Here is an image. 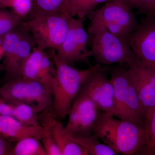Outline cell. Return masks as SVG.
<instances>
[{
    "instance_id": "obj_1",
    "label": "cell",
    "mask_w": 155,
    "mask_h": 155,
    "mask_svg": "<svg viewBox=\"0 0 155 155\" xmlns=\"http://www.w3.org/2000/svg\"><path fill=\"white\" fill-rule=\"evenodd\" d=\"M49 56L55 68L52 84L51 111L57 119H64L69 114L72 102L77 96L84 82L101 65L96 64L86 69L79 70L61 60L54 50H50Z\"/></svg>"
},
{
    "instance_id": "obj_2",
    "label": "cell",
    "mask_w": 155,
    "mask_h": 155,
    "mask_svg": "<svg viewBox=\"0 0 155 155\" xmlns=\"http://www.w3.org/2000/svg\"><path fill=\"white\" fill-rule=\"evenodd\" d=\"M92 134L118 153L136 154L145 141L144 126L121 119L101 110Z\"/></svg>"
},
{
    "instance_id": "obj_3",
    "label": "cell",
    "mask_w": 155,
    "mask_h": 155,
    "mask_svg": "<svg viewBox=\"0 0 155 155\" xmlns=\"http://www.w3.org/2000/svg\"><path fill=\"white\" fill-rule=\"evenodd\" d=\"M88 33L92 38L91 49L86 54L93 57L96 64L110 66L114 64L131 65L139 58L125 39L114 35L107 30L95 11L90 13Z\"/></svg>"
},
{
    "instance_id": "obj_4",
    "label": "cell",
    "mask_w": 155,
    "mask_h": 155,
    "mask_svg": "<svg viewBox=\"0 0 155 155\" xmlns=\"http://www.w3.org/2000/svg\"><path fill=\"white\" fill-rule=\"evenodd\" d=\"M127 64L107 66L114 90V116L124 121L144 126L145 116L127 70Z\"/></svg>"
},
{
    "instance_id": "obj_5",
    "label": "cell",
    "mask_w": 155,
    "mask_h": 155,
    "mask_svg": "<svg viewBox=\"0 0 155 155\" xmlns=\"http://www.w3.org/2000/svg\"><path fill=\"white\" fill-rule=\"evenodd\" d=\"M0 96L7 101H19L31 106L37 113L51 108L52 95L38 81L21 78L8 81L0 87Z\"/></svg>"
},
{
    "instance_id": "obj_6",
    "label": "cell",
    "mask_w": 155,
    "mask_h": 155,
    "mask_svg": "<svg viewBox=\"0 0 155 155\" xmlns=\"http://www.w3.org/2000/svg\"><path fill=\"white\" fill-rule=\"evenodd\" d=\"M23 25L33 38L36 47L58 51L68 31L69 22L67 16L50 15L24 21Z\"/></svg>"
},
{
    "instance_id": "obj_7",
    "label": "cell",
    "mask_w": 155,
    "mask_h": 155,
    "mask_svg": "<svg viewBox=\"0 0 155 155\" xmlns=\"http://www.w3.org/2000/svg\"><path fill=\"white\" fill-rule=\"evenodd\" d=\"M95 11L108 31L125 40L139 25L132 8L122 0L108 2Z\"/></svg>"
},
{
    "instance_id": "obj_8",
    "label": "cell",
    "mask_w": 155,
    "mask_h": 155,
    "mask_svg": "<svg viewBox=\"0 0 155 155\" xmlns=\"http://www.w3.org/2000/svg\"><path fill=\"white\" fill-rule=\"evenodd\" d=\"M101 110L88 97L78 94L68 115L69 120L64 131L67 136L86 137L93 129Z\"/></svg>"
},
{
    "instance_id": "obj_9",
    "label": "cell",
    "mask_w": 155,
    "mask_h": 155,
    "mask_svg": "<svg viewBox=\"0 0 155 155\" xmlns=\"http://www.w3.org/2000/svg\"><path fill=\"white\" fill-rule=\"evenodd\" d=\"M107 73V66H100L84 82L78 94L88 97L101 110L113 115L115 105L114 90Z\"/></svg>"
},
{
    "instance_id": "obj_10",
    "label": "cell",
    "mask_w": 155,
    "mask_h": 155,
    "mask_svg": "<svg viewBox=\"0 0 155 155\" xmlns=\"http://www.w3.org/2000/svg\"><path fill=\"white\" fill-rule=\"evenodd\" d=\"M127 70L145 120L155 109V67L148 66L138 59L134 64L128 65Z\"/></svg>"
},
{
    "instance_id": "obj_11",
    "label": "cell",
    "mask_w": 155,
    "mask_h": 155,
    "mask_svg": "<svg viewBox=\"0 0 155 155\" xmlns=\"http://www.w3.org/2000/svg\"><path fill=\"white\" fill-rule=\"evenodd\" d=\"M126 40L143 63L155 67V14H146Z\"/></svg>"
},
{
    "instance_id": "obj_12",
    "label": "cell",
    "mask_w": 155,
    "mask_h": 155,
    "mask_svg": "<svg viewBox=\"0 0 155 155\" xmlns=\"http://www.w3.org/2000/svg\"><path fill=\"white\" fill-rule=\"evenodd\" d=\"M36 46L33 38L25 28L18 43L8 45L4 48L3 56L5 76L8 81L20 78L22 63Z\"/></svg>"
},
{
    "instance_id": "obj_13",
    "label": "cell",
    "mask_w": 155,
    "mask_h": 155,
    "mask_svg": "<svg viewBox=\"0 0 155 155\" xmlns=\"http://www.w3.org/2000/svg\"><path fill=\"white\" fill-rule=\"evenodd\" d=\"M44 133L43 128L25 125L13 116L0 115V136L11 142L28 137H35L41 140Z\"/></svg>"
},
{
    "instance_id": "obj_14",
    "label": "cell",
    "mask_w": 155,
    "mask_h": 155,
    "mask_svg": "<svg viewBox=\"0 0 155 155\" xmlns=\"http://www.w3.org/2000/svg\"><path fill=\"white\" fill-rule=\"evenodd\" d=\"M69 22L68 31L57 54L58 58L69 65H72L75 62L83 61L88 65L93 66L88 58L80 52L75 38L73 17H67Z\"/></svg>"
},
{
    "instance_id": "obj_15",
    "label": "cell",
    "mask_w": 155,
    "mask_h": 155,
    "mask_svg": "<svg viewBox=\"0 0 155 155\" xmlns=\"http://www.w3.org/2000/svg\"><path fill=\"white\" fill-rule=\"evenodd\" d=\"M64 127L56 118L51 123L50 129L62 155H87L88 152L80 144L73 141L64 132Z\"/></svg>"
},
{
    "instance_id": "obj_16",
    "label": "cell",
    "mask_w": 155,
    "mask_h": 155,
    "mask_svg": "<svg viewBox=\"0 0 155 155\" xmlns=\"http://www.w3.org/2000/svg\"><path fill=\"white\" fill-rule=\"evenodd\" d=\"M67 0H33L32 6L26 21L44 16L64 14Z\"/></svg>"
},
{
    "instance_id": "obj_17",
    "label": "cell",
    "mask_w": 155,
    "mask_h": 155,
    "mask_svg": "<svg viewBox=\"0 0 155 155\" xmlns=\"http://www.w3.org/2000/svg\"><path fill=\"white\" fill-rule=\"evenodd\" d=\"M70 139L75 142L86 150L89 154L91 155H116V151L107 144L100 143L99 138L95 134L86 137L68 136Z\"/></svg>"
},
{
    "instance_id": "obj_18",
    "label": "cell",
    "mask_w": 155,
    "mask_h": 155,
    "mask_svg": "<svg viewBox=\"0 0 155 155\" xmlns=\"http://www.w3.org/2000/svg\"><path fill=\"white\" fill-rule=\"evenodd\" d=\"M45 52L36 46L24 60L20 69V78L26 80L38 79L39 69Z\"/></svg>"
},
{
    "instance_id": "obj_19",
    "label": "cell",
    "mask_w": 155,
    "mask_h": 155,
    "mask_svg": "<svg viewBox=\"0 0 155 155\" xmlns=\"http://www.w3.org/2000/svg\"><path fill=\"white\" fill-rule=\"evenodd\" d=\"M7 102L12 107L14 112V117L19 122L25 125L43 128L40 122L39 116H37V113L31 106L21 102Z\"/></svg>"
},
{
    "instance_id": "obj_20",
    "label": "cell",
    "mask_w": 155,
    "mask_h": 155,
    "mask_svg": "<svg viewBox=\"0 0 155 155\" xmlns=\"http://www.w3.org/2000/svg\"><path fill=\"white\" fill-rule=\"evenodd\" d=\"M110 0H68L64 15L67 17L85 19L101 3Z\"/></svg>"
},
{
    "instance_id": "obj_21",
    "label": "cell",
    "mask_w": 155,
    "mask_h": 155,
    "mask_svg": "<svg viewBox=\"0 0 155 155\" xmlns=\"http://www.w3.org/2000/svg\"><path fill=\"white\" fill-rule=\"evenodd\" d=\"M40 140L34 137L22 139L14 146L11 155H47Z\"/></svg>"
},
{
    "instance_id": "obj_22",
    "label": "cell",
    "mask_w": 155,
    "mask_h": 155,
    "mask_svg": "<svg viewBox=\"0 0 155 155\" xmlns=\"http://www.w3.org/2000/svg\"><path fill=\"white\" fill-rule=\"evenodd\" d=\"M145 141L137 152L138 155H155V109L147 116L144 121Z\"/></svg>"
},
{
    "instance_id": "obj_23",
    "label": "cell",
    "mask_w": 155,
    "mask_h": 155,
    "mask_svg": "<svg viewBox=\"0 0 155 155\" xmlns=\"http://www.w3.org/2000/svg\"><path fill=\"white\" fill-rule=\"evenodd\" d=\"M55 74V68L53 62L45 52L39 69L38 81L44 85L52 94V84Z\"/></svg>"
},
{
    "instance_id": "obj_24",
    "label": "cell",
    "mask_w": 155,
    "mask_h": 155,
    "mask_svg": "<svg viewBox=\"0 0 155 155\" xmlns=\"http://www.w3.org/2000/svg\"><path fill=\"white\" fill-rule=\"evenodd\" d=\"M24 21L12 10L9 11L6 8L1 9L0 37L15 28L22 26Z\"/></svg>"
},
{
    "instance_id": "obj_25",
    "label": "cell",
    "mask_w": 155,
    "mask_h": 155,
    "mask_svg": "<svg viewBox=\"0 0 155 155\" xmlns=\"http://www.w3.org/2000/svg\"><path fill=\"white\" fill-rule=\"evenodd\" d=\"M85 19L78 18L75 19L73 17L75 38L77 41L78 49L80 52L84 54L86 56V54L88 51L87 49L88 35L86 33L84 27V22Z\"/></svg>"
},
{
    "instance_id": "obj_26",
    "label": "cell",
    "mask_w": 155,
    "mask_h": 155,
    "mask_svg": "<svg viewBox=\"0 0 155 155\" xmlns=\"http://www.w3.org/2000/svg\"><path fill=\"white\" fill-rule=\"evenodd\" d=\"M33 0H8L9 8L23 21H26L30 13Z\"/></svg>"
},
{
    "instance_id": "obj_27",
    "label": "cell",
    "mask_w": 155,
    "mask_h": 155,
    "mask_svg": "<svg viewBox=\"0 0 155 155\" xmlns=\"http://www.w3.org/2000/svg\"><path fill=\"white\" fill-rule=\"evenodd\" d=\"M155 0H140L138 9L139 13L152 14L154 10Z\"/></svg>"
},
{
    "instance_id": "obj_28",
    "label": "cell",
    "mask_w": 155,
    "mask_h": 155,
    "mask_svg": "<svg viewBox=\"0 0 155 155\" xmlns=\"http://www.w3.org/2000/svg\"><path fill=\"white\" fill-rule=\"evenodd\" d=\"M12 143L0 136V155H11L14 147Z\"/></svg>"
},
{
    "instance_id": "obj_29",
    "label": "cell",
    "mask_w": 155,
    "mask_h": 155,
    "mask_svg": "<svg viewBox=\"0 0 155 155\" xmlns=\"http://www.w3.org/2000/svg\"><path fill=\"white\" fill-rule=\"evenodd\" d=\"M0 115H6L14 117L12 107L7 101L0 96Z\"/></svg>"
},
{
    "instance_id": "obj_30",
    "label": "cell",
    "mask_w": 155,
    "mask_h": 155,
    "mask_svg": "<svg viewBox=\"0 0 155 155\" xmlns=\"http://www.w3.org/2000/svg\"><path fill=\"white\" fill-rule=\"evenodd\" d=\"M132 8H135L138 10L140 6V0H122Z\"/></svg>"
},
{
    "instance_id": "obj_31",
    "label": "cell",
    "mask_w": 155,
    "mask_h": 155,
    "mask_svg": "<svg viewBox=\"0 0 155 155\" xmlns=\"http://www.w3.org/2000/svg\"><path fill=\"white\" fill-rule=\"evenodd\" d=\"M9 8L8 0H0V8L6 9Z\"/></svg>"
},
{
    "instance_id": "obj_32",
    "label": "cell",
    "mask_w": 155,
    "mask_h": 155,
    "mask_svg": "<svg viewBox=\"0 0 155 155\" xmlns=\"http://www.w3.org/2000/svg\"><path fill=\"white\" fill-rule=\"evenodd\" d=\"M155 14V4L154 10L153 12V13H152V14Z\"/></svg>"
},
{
    "instance_id": "obj_33",
    "label": "cell",
    "mask_w": 155,
    "mask_h": 155,
    "mask_svg": "<svg viewBox=\"0 0 155 155\" xmlns=\"http://www.w3.org/2000/svg\"><path fill=\"white\" fill-rule=\"evenodd\" d=\"M67 4H68V0H67Z\"/></svg>"
},
{
    "instance_id": "obj_34",
    "label": "cell",
    "mask_w": 155,
    "mask_h": 155,
    "mask_svg": "<svg viewBox=\"0 0 155 155\" xmlns=\"http://www.w3.org/2000/svg\"><path fill=\"white\" fill-rule=\"evenodd\" d=\"M114 1V0H110V1H109V2H110V1Z\"/></svg>"
},
{
    "instance_id": "obj_35",
    "label": "cell",
    "mask_w": 155,
    "mask_h": 155,
    "mask_svg": "<svg viewBox=\"0 0 155 155\" xmlns=\"http://www.w3.org/2000/svg\"><path fill=\"white\" fill-rule=\"evenodd\" d=\"M1 65H0V70H1Z\"/></svg>"
},
{
    "instance_id": "obj_36",
    "label": "cell",
    "mask_w": 155,
    "mask_h": 155,
    "mask_svg": "<svg viewBox=\"0 0 155 155\" xmlns=\"http://www.w3.org/2000/svg\"><path fill=\"white\" fill-rule=\"evenodd\" d=\"M2 8H0V12H1V9H2Z\"/></svg>"
}]
</instances>
